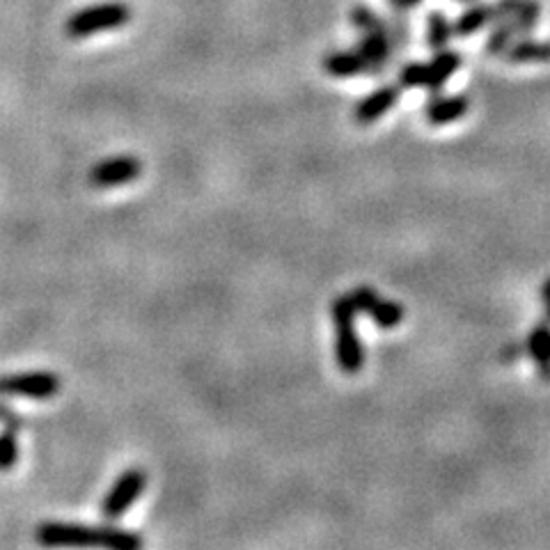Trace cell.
<instances>
[{
  "label": "cell",
  "instance_id": "6da1fadb",
  "mask_svg": "<svg viewBox=\"0 0 550 550\" xmlns=\"http://www.w3.org/2000/svg\"><path fill=\"white\" fill-rule=\"evenodd\" d=\"M356 310L349 301V296H337L333 303H330V317H333V324L337 330L335 340V360L344 374H358L365 365V351L363 344H360V337L356 333Z\"/></svg>",
  "mask_w": 550,
  "mask_h": 550
},
{
  "label": "cell",
  "instance_id": "7a4b0ae2",
  "mask_svg": "<svg viewBox=\"0 0 550 550\" xmlns=\"http://www.w3.org/2000/svg\"><path fill=\"white\" fill-rule=\"evenodd\" d=\"M131 21L129 5L120 3V0H110V3H99L78 10L67 19L65 33L72 39H85L104 30H117L127 26Z\"/></svg>",
  "mask_w": 550,
  "mask_h": 550
},
{
  "label": "cell",
  "instance_id": "3957f363",
  "mask_svg": "<svg viewBox=\"0 0 550 550\" xmlns=\"http://www.w3.org/2000/svg\"><path fill=\"white\" fill-rule=\"evenodd\" d=\"M37 541L46 548H104V528H88L78 523H42L35 532Z\"/></svg>",
  "mask_w": 550,
  "mask_h": 550
},
{
  "label": "cell",
  "instance_id": "277c9868",
  "mask_svg": "<svg viewBox=\"0 0 550 550\" xmlns=\"http://www.w3.org/2000/svg\"><path fill=\"white\" fill-rule=\"evenodd\" d=\"M147 486V475L138 468H129L117 477V482L110 486V491L106 493L104 502H101V514H104L106 521H117L129 509L136 505L140 495H143Z\"/></svg>",
  "mask_w": 550,
  "mask_h": 550
},
{
  "label": "cell",
  "instance_id": "5b68a950",
  "mask_svg": "<svg viewBox=\"0 0 550 550\" xmlns=\"http://www.w3.org/2000/svg\"><path fill=\"white\" fill-rule=\"evenodd\" d=\"M60 392V376L53 372H21L0 376V395L51 399Z\"/></svg>",
  "mask_w": 550,
  "mask_h": 550
},
{
  "label": "cell",
  "instance_id": "8992f818",
  "mask_svg": "<svg viewBox=\"0 0 550 550\" xmlns=\"http://www.w3.org/2000/svg\"><path fill=\"white\" fill-rule=\"evenodd\" d=\"M143 172V163L136 156H113L90 170V184L97 188H115L136 182Z\"/></svg>",
  "mask_w": 550,
  "mask_h": 550
},
{
  "label": "cell",
  "instance_id": "52a82bcc",
  "mask_svg": "<svg viewBox=\"0 0 550 550\" xmlns=\"http://www.w3.org/2000/svg\"><path fill=\"white\" fill-rule=\"evenodd\" d=\"M392 49H395V44H392L390 30H379V33H363V37H360V42L356 46V51L363 55L367 62L369 76H379L383 69H388Z\"/></svg>",
  "mask_w": 550,
  "mask_h": 550
},
{
  "label": "cell",
  "instance_id": "ba28073f",
  "mask_svg": "<svg viewBox=\"0 0 550 550\" xmlns=\"http://www.w3.org/2000/svg\"><path fill=\"white\" fill-rule=\"evenodd\" d=\"M399 101V85H381L369 97H365L356 106V122L358 124H372L388 113V110Z\"/></svg>",
  "mask_w": 550,
  "mask_h": 550
},
{
  "label": "cell",
  "instance_id": "9c48e42d",
  "mask_svg": "<svg viewBox=\"0 0 550 550\" xmlns=\"http://www.w3.org/2000/svg\"><path fill=\"white\" fill-rule=\"evenodd\" d=\"M463 65L461 53L457 51H436L434 60L427 62V83H424V88L431 90V94H440V90L445 88V83L450 81V78L459 72Z\"/></svg>",
  "mask_w": 550,
  "mask_h": 550
},
{
  "label": "cell",
  "instance_id": "30bf717a",
  "mask_svg": "<svg viewBox=\"0 0 550 550\" xmlns=\"http://www.w3.org/2000/svg\"><path fill=\"white\" fill-rule=\"evenodd\" d=\"M500 21V12L495 3H477L468 7L461 17L454 21V35L457 37H473L479 30L493 26V23Z\"/></svg>",
  "mask_w": 550,
  "mask_h": 550
},
{
  "label": "cell",
  "instance_id": "8fae6325",
  "mask_svg": "<svg viewBox=\"0 0 550 550\" xmlns=\"http://www.w3.org/2000/svg\"><path fill=\"white\" fill-rule=\"evenodd\" d=\"M468 108L470 101L463 94H457V97H440V94H436L427 104V108H424V117L434 127H443V124L457 122L461 117H466Z\"/></svg>",
  "mask_w": 550,
  "mask_h": 550
},
{
  "label": "cell",
  "instance_id": "7c38bea8",
  "mask_svg": "<svg viewBox=\"0 0 550 550\" xmlns=\"http://www.w3.org/2000/svg\"><path fill=\"white\" fill-rule=\"evenodd\" d=\"M525 353L534 360L541 379L550 381V319L539 321L532 328L528 342H525Z\"/></svg>",
  "mask_w": 550,
  "mask_h": 550
},
{
  "label": "cell",
  "instance_id": "4fadbf2b",
  "mask_svg": "<svg viewBox=\"0 0 550 550\" xmlns=\"http://www.w3.org/2000/svg\"><path fill=\"white\" fill-rule=\"evenodd\" d=\"M324 72L333 78L369 76V67L358 51H333L324 58Z\"/></svg>",
  "mask_w": 550,
  "mask_h": 550
},
{
  "label": "cell",
  "instance_id": "5bb4252c",
  "mask_svg": "<svg viewBox=\"0 0 550 550\" xmlns=\"http://www.w3.org/2000/svg\"><path fill=\"white\" fill-rule=\"evenodd\" d=\"M509 65H530V62H550V42L521 37L502 53Z\"/></svg>",
  "mask_w": 550,
  "mask_h": 550
},
{
  "label": "cell",
  "instance_id": "9a60e30c",
  "mask_svg": "<svg viewBox=\"0 0 550 550\" xmlns=\"http://www.w3.org/2000/svg\"><path fill=\"white\" fill-rule=\"evenodd\" d=\"M454 35V23H450L445 12H431L427 19V44L434 51H443Z\"/></svg>",
  "mask_w": 550,
  "mask_h": 550
},
{
  "label": "cell",
  "instance_id": "2e32d148",
  "mask_svg": "<svg viewBox=\"0 0 550 550\" xmlns=\"http://www.w3.org/2000/svg\"><path fill=\"white\" fill-rule=\"evenodd\" d=\"M539 17H541V3H539V0H523L521 7H518L512 17H509L518 39L530 35L532 30L537 28Z\"/></svg>",
  "mask_w": 550,
  "mask_h": 550
},
{
  "label": "cell",
  "instance_id": "e0dca14e",
  "mask_svg": "<svg viewBox=\"0 0 550 550\" xmlns=\"http://www.w3.org/2000/svg\"><path fill=\"white\" fill-rule=\"evenodd\" d=\"M404 314L406 312L402 305L395 301H381V298L374 303V308L369 310V317H372L374 324L383 330L397 328L404 321Z\"/></svg>",
  "mask_w": 550,
  "mask_h": 550
},
{
  "label": "cell",
  "instance_id": "ac0fdd59",
  "mask_svg": "<svg viewBox=\"0 0 550 550\" xmlns=\"http://www.w3.org/2000/svg\"><path fill=\"white\" fill-rule=\"evenodd\" d=\"M17 427L0 429V470H10L19 461V434Z\"/></svg>",
  "mask_w": 550,
  "mask_h": 550
},
{
  "label": "cell",
  "instance_id": "d6986e66",
  "mask_svg": "<svg viewBox=\"0 0 550 550\" xmlns=\"http://www.w3.org/2000/svg\"><path fill=\"white\" fill-rule=\"evenodd\" d=\"M351 23L360 33H379V30H390V23L383 21L374 10L365 5H356L351 10Z\"/></svg>",
  "mask_w": 550,
  "mask_h": 550
},
{
  "label": "cell",
  "instance_id": "ffe728a7",
  "mask_svg": "<svg viewBox=\"0 0 550 550\" xmlns=\"http://www.w3.org/2000/svg\"><path fill=\"white\" fill-rule=\"evenodd\" d=\"M104 548H108V550H138V548H143V539H140L136 532L110 528V525H106Z\"/></svg>",
  "mask_w": 550,
  "mask_h": 550
},
{
  "label": "cell",
  "instance_id": "44dd1931",
  "mask_svg": "<svg viewBox=\"0 0 550 550\" xmlns=\"http://www.w3.org/2000/svg\"><path fill=\"white\" fill-rule=\"evenodd\" d=\"M427 83V65L424 62H408L399 72V85L404 88H424Z\"/></svg>",
  "mask_w": 550,
  "mask_h": 550
},
{
  "label": "cell",
  "instance_id": "7402d4cb",
  "mask_svg": "<svg viewBox=\"0 0 550 550\" xmlns=\"http://www.w3.org/2000/svg\"><path fill=\"white\" fill-rule=\"evenodd\" d=\"M347 296H349V301L353 305V310H356L358 314H369V310L374 308V303L379 301V296H376V292L372 287H356Z\"/></svg>",
  "mask_w": 550,
  "mask_h": 550
},
{
  "label": "cell",
  "instance_id": "603a6c76",
  "mask_svg": "<svg viewBox=\"0 0 550 550\" xmlns=\"http://www.w3.org/2000/svg\"><path fill=\"white\" fill-rule=\"evenodd\" d=\"M0 424H3V427H17V429H21L23 427V420H21V415L14 413L10 406L0 404Z\"/></svg>",
  "mask_w": 550,
  "mask_h": 550
},
{
  "label": "cell",
  "instance_id": "cb8c5ba5",
  "mask_svg": "<svg viewBox=\"0 0 550 550\" xmlns=\"http://www.w3.org/2000/svg\"><path fill=\"white\" fill-rule=\"evenodd\" d=\"M388 3L392 5V10L395 12H408L413 10V7H418L422 0H388Z\"/></svg>",
  "mask_w": 550,
  "mask_h": 550
},
{
  "label": "cell",
  "instance_id": "d4e9b609",
  "mask_svg": "<svg viewBox=\"0 0 550 550\" xmlns=\"http://www.w3.org/2000/svg\"><path fill=\"white\" fill-rule=\"evenodd\" d=\"M523 353H525V347H523V344H516V347H507L505 351H502V360H505V363H512V360L521 358Z\"/></svg>",
  "mask_w": 550,
  "mask_h": 550
},
{
  "label": "cell",
  "instance_id": "484cf974",
  "mask_svg": "<svg viewBox=\"0 0 550 550\" xmlns=\"http://www.w3.org/2000/svg\"><path fill=\"white\" fill-rule=\"evenodd\" d=\"M541 301H544V305H550V278L541 287Z\"/></svg>",
  "mask_w": 550,
  "mask_h": 550
},
{
  "label": "cell",
  "instance_id": "4316f807",
  "mask_svg": "<svg viewBox=\"0 0 550 550\" xmlns=\"http://www.w3.org/2000/svg\"><path fill=\"white\" fill-rule=\"evenodd\" d=\"M546 319H550V305H546Z\"/></svg>",
  "mask_w": 550,
  "mask_h": 550
},
{
  "label": "cell",
  "instance_id": "83f0119b",
  "mask_svg": "<svg viewBox=\"0 0 550 550\" xmlns=\"http://www.w3.org/2000/svg\"><path fill=\"white\" fill-rule=\"evenodd\" d=\"M459 3H473V0H459Z\"/></svg>",
  "mask_w": 550,
  "mask_h": 550
}]
</instances>
